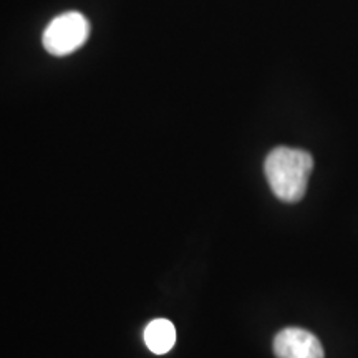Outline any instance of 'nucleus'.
<instances>
[{
  "label": "nucleus",
  "mask_w": 358,
  "mask_h": 358,
  "mask_svg": "<svg viewBox=\"0 0 358 358\" xmlns=\"http://www.w3.org/2000/svg\"><path fill=\"white\" fill-rule=\"evenodd\" d=\"M312 169L313 158L310 153L287 146L272 150L264 163L268 186L284 203H299L306 196Z\"/></svg>",
  "instance_id": "f257e3e1"
},
{
  "label": "nucleus",
  "mask_w": 358,
  "mask_h": 358,
  "mask_svg": "<svg viewBox=\"0 0 358 358\" xmlns=\"http://www.w3.org/2000/svg\"><path fill=\"white\" fill-rule=\"evenodd\" d=\"M90 22L80 12H66L53 19L43 32L45 50L55 57H65L78 50L88 40Z\"/></svg>",
  "instance_id": "f03ea898"
},
{
  "label": "nucleus",
  "mask_w": 358,
  "mask_h": 358,
  "mask_svg": "<svg viewBox=\"0 0 358 358\" xmlns=\"http://www.w3.org/2000/svg\"><path fill=\"white\" fill-rule=\"evenodd\" d=\"M274 353L277 358H325L320 340L299 327H289L275 335Z\"/></svg>",
  "instance_id": "7ed1b4c3"
},
{
  "label": "nucleus",
  "mask_w": 358,
  "mask_h": 358,
  "mask_svg": "<svg viewBox=\"0 0 358 358\" xmlns=\"http://www.w3.org/2000/svg\"><path fill=\"white\" fill-rule=\"evenodd\" d=\"M145 342L156 355L168 353L176 343V329L166 319H158L148 324L145 329Z\"/></svg>",
  "instance_id": "20e7f679"
}]
</instances>
